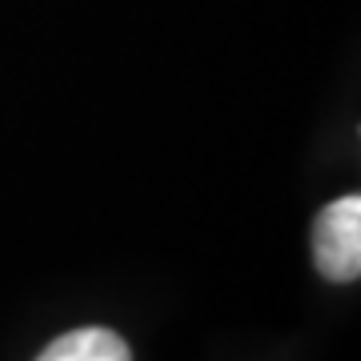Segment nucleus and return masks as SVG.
<instances>
[{"label":"nucleus","mask_w":361,"mask_h":361,"mask_svg":"<svg viewBox=\"0 0 361 361\" xmlns=\"http://www.w3.org/2000/svg\"><path fill=\"white\" fill-rule=\"evenodd\" d=\"M313 261L322 277L349 285L361 277V197H337L313 221Z\"/></svg>","instance_id":"f257e3e1"},{"label":"nucleus","mask_w":361,"mask_h":361,"mask_svg":"<svg viewBox=\"0 0 361 361\" xmlns=\"http://www.w3.org/2000/svg\"><path fill=\"white\" fill-rule=\"evenodd\" d=\"M37 361H133V353L121 341V334L104 329V325H85V329H73V334L56 337L52 345H44Z\"/></svg>","instance_id":"f03ea898"}]
</instances>
